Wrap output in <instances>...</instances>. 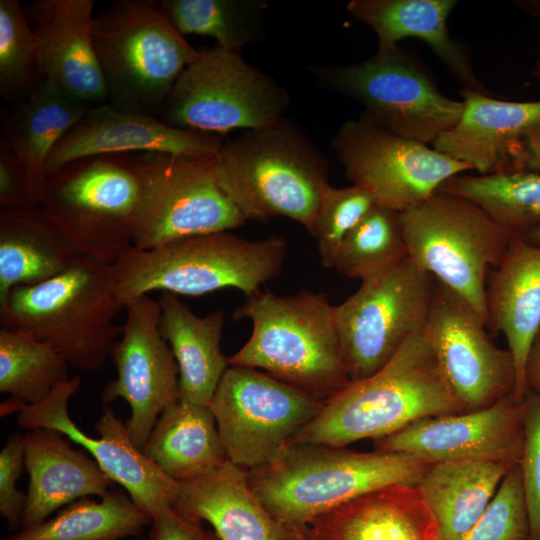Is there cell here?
<instances>
[{
	"label": "cell",
	"mask_w": 540,
	"mask_h": 540,
	"mask_svg": "<svg viewBox=\"0 0 540 540\" xmlns=\"http://www.w3.org/2000/svg\"><path fill=\"white\" fill-rule=\"evenodd\" d=\"M460 413L423 329L377 372L350 381L327 399L289 444L344 447L378 439L421 419Z\"/></svg>",
	"instance_id": "6da1fadb"
},
{
	"label": "cell",
	"mask_w": 540,
	"mask_h": 540,
	"mask_svg": "<svg viewBox=\"0 0 540 540\" xmlns=\"http://www.w3.org/2000/svg\"><path fill=\"white\" fill-rule=\"evenodd\" d=\"M345 447L288 444L270 462L247 471L250 487L277 521L301 527L368 491L417 485L433 464L403 453Z\"/></svg>",
	"instance_id": "7a4b0ae2"
},
{
	"label": "cell",
	"mask_w": 540,
	"mask_h": 540,
	"mask_svg": "<svg viewBox=\"0 0 540 540\" xmlns=\"http://www.w3.org/2000/svg\"><path fill=\"white\" fill-rule=\"evenodd\" d=\"M122 308L114 266L82 255L44 282L13 288L0 307V325L33 334L72 368L95 372L121 335L114 320Z\"/></svg>",
	"instance_id": "3957f363"
},
{
	"label": "cell",
	"mask_w": 540,
	"mask_h": 540,
	"mask_svg": "<svg viewBox=\"0 0 540 540\" xmlns=\"http://www.w3.org/2000/svg\"><path fill=\"white\" fill-rule=\"evenodd\" d=\"M245 318L252 322L251 336L228 357L229 365L261 368L324 402L351 381L325 293L260 290L235 309L234 320Z\"/></svg>",
	"instance_id": "277c9868"
},
{
	"label": "cell",
	"mask_w": 540,
	"mask_h": 540,
	"mask_svg": "<svg viewBox=\"0 0 540 540\" xmlns=\"http://www.w3.org/2000/svg\"><path fill=\"white\" fill-rule=\"evenodd\" d=\"M214 167L219 185L247 221L283 216L308 232L329 185L326 156L284 118L225 140Z\"/></svg>",
	"instance_id": "5b68a950"
},
{
	"label": "cell",
	"mask_w": 540,
	"mask_h": 540,
	"mask_svg": "<svg viewBox=\"0 0 540 540\" xmlns=\"http://www.w3.org/2000/svg\"><path fill=\"white\" fill-rule=\"evenodd\" d=\"M287 252L277 234L252 241L220 231L148 250L131 246L113 266L124 304L152 291L200 296L235 288L247 297L280 274Z\"/></svg>",
	"instance_id": "8992f818"
},
{
	"label": "cell",
	"mask_w": 540,
	"mask_h": 540,
	"mask_svg": "<svg viewBox=\"0 0 540 540\" xmlns=\"http://www.w3.org/2000/svg\"><path fill=\"white\" fill-rule=\"evenodd\" d=\"M92 41L108 103L153 117L199 56L154 0L114 2L94 17Z\"/></svg>",
	"instance_id": "52a82bcc"
},
{
	"label": "cell",
	"mask_w": 540,
	"mask_h": 540,
	"mask_svg": "<svg viewBox=\"0 0 540 540\" xmlns=\"http://www.w3.org/2000/svg\"><path fill=\"white\" fill-rule=\"evenodd\" d=\"M139 195L136 153L96 155L49 174L38 207L81 255L113 265L132 246Z\"/></svg>",
	"instance_id": "ba28073f"
},
{
	"label": "cell",
	"mask_w": 540,
	"mask_h": 540,
	"mask_svg": "<svg viewBox=\"0 0 540 540\" xmlns=\"http://www.w3.org/2000/svg\"><path fill=\"white\" fill-rule=\"evenodd\" d=\"M408 257L463 297L488 324V273L502 262L515 235L476 203L437 190L399 213Z\"/></svg>",
	"instance_id": "9c48e42d"
},
{
	"label": "cell",
	"mask_w": 540,
	"mask_h": 540,
	"mask_svg": "<svg viewBox=\"0 0 540 540\" xmlns=\"http://www.w3.org/2000/svg\"><path fill=\"white\" fill-rule=\"evenodd\" d=\"M290 102L286 90L241 53L216 45L199 50L184 69L159 119L175 128L223 136L279 122Z\"/></svg>",
	"instance_id": "30bf717a"
},
{
	"label": "cell",
	"mask_w": 540,
	"mask_h": 540,
	"mask_svg": "<svg viewBox=\"0 0 540 540\" xmlns=\"http://www.w3.org/2000/svg\"><path fill=\"white\" fill-rule=\"evenodd\" d=\"M326 87L364 107L367 118L401 137L432 144L459 120L463 102L443 95L430 74L406 51L377 49L347 65L309 67Z\"/></svg>",
	"instance_id": "8fae6325"
},
{
	"label": "cell",
	"mask_w": 540,
	"mask_h": 540,
	"mask_svg": "<svg viewBox=\"0 0 540 540\" xmlns=\"http://www.w3.org/2000/svg\"><path fill=\"white\" fill-rule=\"evenodd\" d=\"M140 195L132 246L148 250L188 236L238 228L247 222L219 185L215 157L136 153Z\"/></svg>",
	"instance_id": "7c38bea8"
},
{
	"label": "cell",
	"mask_w": 540,
	"mask_h": 540,
	"mask_svg": "<svg viewBox=\"0 0 540 540\" xmlns=\"http://www.w3.org/2000/svg\"><path fill=\"white\" fill-rule=\"evenodd\" d=\"M431 295L432 277L406 257L361 280L354 294L334 306L340 354L351 381L377 372L423 329Z\"/></svg>",
	"instance_id": "4fadbf2b"
},
{
	"label": "cell",
	"mask_w": 540,
	"mask_h": 540,
	"mask_svg": "<svg viewBox=\"0 0 540 540\" xmlns=\"http://www.w3.org/2000/svg\"><path fill=\"white\" fill-rule=\"evenodd\" d=\"M323 404L267 373L230 365L209 407L228 460L248 471L275 458Z\"/></svg>",
	"instance_id": "5bb4252c"
},
{
	"label": "cell",
	"mask_w": 540,
	"mask_h": 540,
	"mask_svg": "<svg viewBox=\"0 0 540 540\" xmlns=\"http://www.w3.org/2000/svg\"><path fill=\"white\" fill-rule=\"evenodd\" d=\"M331 146L352 185L368 192L375 205L398 213L429 198L451 177L472 170L365 115L344 122Z\"/></svg>",
	"instance_id": "9a60e30c"
},
{
	"label": "cell",
	"mask_w": 540,
	"mask_h": 540,
	"mask_svg": "<svg viewBox=\"0 0 540 540\" xmlns=\"http://www.w3.org/2000/svg\"><path fill=\"white\" fill-rule=\"evenodd\" d=\"M486 327L463 297L432 277L424 331L460 413L487 408L515 392L513 356L492 342Z\"/></svg>",
	"instance_id": "2e32d148"
},
{
	"label": "cell",
	"mask_w": 540,
	"mask_h": 540,
	"mask_svg": "<svg viewBox=\"0 0 540 540\" xmlns=\"http://www.w3.org/2000/svg\"><path fill=\"white\" fill-rule=\"evenodd\" d=\"M121 338L109 356L116 378L103 388L101 401L124 399L130 407L125 425L133 444L143 449L159 416L179 400V370L160 331L158 300L142 295L125 304Z\"/></svg>",
	"instance_id": "e0dca14e"
},
{
	"label": "cell",
	"mask_w": 540,
	"mask_h": 540,
	"mask_svg": "<svg viewBox=\"0 0 540 540\" xmlns=\"http://www.w3.org/2000/svg\"><path fill=\"white\" fill-rule=\"evenodd\" d=\"M80 385L79 376L58 385L41 403L22 408L16 416L17 424L27 431L41 427L55 429L81 445L151 518L161 508L172 506L179 484L165 476L133 444L125 423L109 406L103 408L95 425L99 438L89 437L74 423L68 403Z\"/></svg>",
	"instance_id": "ac0fdd59"
},
{
	"label": "cell",
	"mask_w": 540,
	"mask_h": 540,
	"mask_svg": "<svg viewBox=\"0 0 540 540\" xmlns=\"http://www.w3.org/2000/svg\"><path fill=\"white\" fill-rule=\"evenodd\" d=\"M374 450L431 463L494 461L518 465L523 450V399L511 394L476 411L429 417L373 440Z\"/></svg>",
	"instance_id": "d6986e66"
},
{
	"label": "cell",
	"mask_w": 540,
	"mask_h": 540,
	"mask_svg": "<svg viewBox=\"0 0 540 540\" xmlns=\"http://www.w3.org/2000/svg\"><path fill=\"white\" fill-rule=\"evenodd\" d=\"M94 0H35L23 5L37 47L39 83L96 106L108 102L93 41Z\"/></svg>",
	"instance_id": "ffe728a7"
},
{
	"label": "cell",
	"mask_w": 540,
	"mask_h": 540,
	"mask_svg": "<svg viewBox=\"0 0 540 540\" xmlns=\"http://www.w3.org/2000/svg\"><path fill=\"white\" fill-rule=\"evenodd\" d=\"M223 136L172 127L157 117L130 113L110 103L91 107L63 136L46 164L47 176L89 156L157 152L193 158L219 153Z\"/></svg>",
	"instance_id": "44dd1931"
},
{
	"label": "cell",
	"mask_w": 540,
	"mask_h": 540,
	"mask_svg": "<svg viewBox=\"0 0 540 540\" xmlns=\"http://www.w3.org/2000/svg\"><path fill=\"white\" fill-rule=\"evenodd\" d=\"M463 112L434 143L438 152L479 175L525 171L523 142L540 122V100L514 102L463 89Z\"/></svg>",
	"instance_id": "7402d4cb"
},
{
	"label": "cell",
	"mask_w": 540,
	"mask_h": 540,
	"mask_svg": "<svg viewBox=\"0 0 540 540\" xmlns=\"http://www.w3.org/2000/svg\"><path fill=\"white\" fill-rule=\"evenodd\" d=\"M311 540H438L437 522L415 484L368 491L316 517Z\"/></svg>",
	"instance_id": "603a6c76"
},
{
	"label": "cell",
	"mask_w": 540,
	"mask_h": 540,
	"mask_svg": "<svg viewBox=\"0 0 540 540\" xmlns=\"http://www.w3.org/2000/svg\"><path fill=\"white\" fill-rule=\"evenodd\" d=\"M67 439L45 427L23 435L29 484L20 529L44 522L57 509L78 499L102 497L109 491L113 481L94 459L72 448Z\"/></svg>",
	"instance_id": "cb8c5ba5"
},
{
	"label": "cell",
	"mask_w": 540,
	"mask_h": 540,
	"mask_svg": "<svg viewBox=\"0 0 540 540\" xmlns=\"http://www.w3.org/2000/svg\"><path fill=\"white\" fill-rule=\"evenodd\" d=\"M488 276L487 326L506 337L517 373L514 395L523 399L525 366L540 331V245L515 236L500 265Z\"/></svg>",
	"instance_id": "d4e9b609"
},
{
	"label": "cell",
	"mask_w": 540,
	"mask_h": 540,
	"mask_svg": "<svg viewBox=\"0 0 540 540\" xmlns=\"http://www.w3.org/2000/svg\"><path fill=\"white\" fill-rule=\"evenodd\" d=\"M172 507L208 522L220 540H287L277 521L250 487L247 470L229 460L215 472L180 482Z\"/></svg>",
	"instance_id": "484cf974"
},
{
	"label": "cell",
	"mask_w": 540,
	"mask_h": 540,
	"mask_svg": "<svg viewBox=\"0 0 540 540\" xmlns=\"http://www.w3.org/2000/svg\"><path fill=\"white\" fill-rule=\"evenodd\" d=\"M455 0H352L348 12L378 37V49L404 38L424 41L463 89L486 93L461 44L449 34L447 21Z\"/></svg>",
	"instance_id": "4316f807"
},
{
	"label": "cell",
	"mask_w": 540,
	"mask_h": 540,
	"mask_svg": "<svg viewBox=\"0 0 540 540\" xmlns=\"http://www.w3.org/2000/svg\"><path fill=\"white\" fill-rule=\"evenodd\" d=\"M160 331L169 344L179 370V400L209 406L229 368L221 350L225 314L195 315L178 295L162 292Z\"/></svg>",
	"instance_id": "83f0119b"
},
{
	"label": "cell",
	"mask_w": 540,
	"mask_h": 540,
	"mask_svg": "<svg viewBox=\"0 0 540 540\" xmlns=\"http://www.w3.org/2000/svg\"><path fill=\"white\" fill-rule=\"evenodd\" d=\"M80 256L38 205L0 209V307L13 288L44 282Z\"/></svg>",
	"instance_id": "f1b7e54d"
},
{
	"label": "cell",
	"mask_w": 540,
	"mask_h": 540,
	"mask_svg": "<svg viewBox=\"0 0 540 540\" xmlns=\"http://www.w3.org/2000/svg\"><path fill=\"white\" fill-rule=\"evenodd\" d=\"M142 451L177 483L209 475L228 461L210 407L181 400L161 413Z\"/></svg>",
	"instance_id": "f546056e"
},
{
	"label": "cell",
	"mask_w": 540,
	"mask_h": 540,
	"mask_svg": "<svg viewBox=\"0 0 540 540\" xmlns=\"http://www.w3.org/2000/svg\"><path fill=\"white\" fill-rule=\"evenodd\" d=\"M514 466L494 461L433 463L417 485L437 522L438 540H457L467 532Z\"/></svg>",
	"instance_id": "4dcf8cb0"
},
{
	"label": "cell",
	"mask_w": 540,
	"mask_h": 540,
	"mask_svg": "<svg viewBox=\"0 0 540 540\" xmlns=\"http://www.w3.org/2000/svg\"><path fill=\"white\" fill-rule=\"evenodd\" d=\"M91 106L39 83L32 94L2 118L1 138L23 166L38 200L47 182V160L63 136Z\"/></svg>",
	"instance_id": "1f68e13d"
},
{
	"label": "cell",
	"mask_w": 540,
	"mask_h": 540,
	"mask_svg": "<svg viewBox=\"0 0 540 540\" xmlns=\"http://www.w3.org/2000/svg\"><path fill=\"white\" fill-rule=\"evenodd\" d=\"M152 518L121 489L100 501L87 497L66 505L55 517L20 529L4 540H123L139 536Z\"/></svg>",
	"instance_id": "d6a6232c"
},
{
	"label": "cell",
	"mask_w": 540,
	"mask_h": 540,
	"mask_svg": "<svg viewBox=\"0 0 540 540\" xmlns=\"http://www.w3.org/2000/svg\"><path fill=\"white\" fill-rule=\"evenodd\" d=\"M70 365L51 345L22 330H0L1 417L44 401L68 381Z\"/></svg>",
	"instance_id": "836d02e7"
},
{
	"label": "cell",
	"mask_w": 540,
	"mask_h": 540,
	"mask_svg": "<svg viewBox=\"0 0 540 540\" xmlns=\"http://www.w3.org/2000/svg\"><path fill=\"white\" fill-rule=\"evenodd\" d=\"M438 190L476 203L515 236L540 227V174L537 172L456 175Z\"/></svg>",
	"instance_id": "e575fe53"
},
{
	"label": "cell",
	"mask_w": 540,
	"mask_h": 540,
	"mask_svg": "<svg viewBox=\"0 0 540 540\" xmlns=\"http://www.w3.org/2000/svg\"><path fill=\"white\" fill-rule=\"evenodd\" d=\"M160 6L183 36L212 37L229 51L241 53L264 36L263 0H162Z\"/></svg>",
	"instance_id": "d590c367"
},
{
	"label": "cell",
	"mask_w": 540,
	"mask_h": 540,
	"mask_svg": "<svg viewBox=\"0 0 540 540\" xmlns=\"http://www.w3.org/2000/svg\"><path fill=\"white\" fill-rule=\"evenodd\" d=\"M408 257L399 213L377 205L345 237L332 268L363 280Z\"/></svg>",
	"instance_id": "8d00e7d4"
},
{
	"label": "cell",
	"mask_w": 540,
	"mask_h": 540,
	"mask_svg": "<svg viewBox=\"0 0 540 540\" xmlns=\"http://www.w3.org/2000/svg\"><path fill=\"white\" fill-rule=\"evenodd\" d=\"M37 47L18 0L0 1V95L15 106L39 85Z\"/></svg>",
	"instance_id": "74e56055"
},
{
	"label": "cell",
	"mask_w": 540,
	"mask_h": 540,
	"mask_svg": "<svg viewBox=\"0 0 540 540\" xmlns=\"http://www.w3.org/2000/svg\"><path fill=\"white\" fill-rule=\"evenodd\" d=\"M374 205L368 192L357 185L326 186L309 231L324 267L332 268L343 240Z\"/></svg>",
	"instance_id": "f35d334b"
},
{
	"label": "cell",
	"mask_w": 540,
	"mask_h": 540,
	"mask_svg": "<svg viewBox=\"0 0 540 540\" xmlns=\"http://www.w3.org/2000/svg\"><path fill=\"white\" fill-rule=\"evenodd\" d=\"M528 535V514L518 464L506 474L479 520L457 540H517Z\"/></svg>",
	"instance_id": "ab89813d"
},
{
	"label": "cell",
	"mask_w": 540,
	"mask_h": 540,
	"mask_svg": "<svg viewBox=\"0 0 540 540\" xmlns=\"http://www.w3.org/2000/svg\"><path fill=\"white\" fill-rule=\"evenodd\" d=\"M529 523V540H540V393L523 397V450L519 462Z\"/></svg>",
	"instance_id": "60d3db41"
},
{
	"label": "cell",
	"mask_w": 540,
	"mask_h": 540,
	"mask_svg": "<svg viewBox=\"0 0 540 540\" xmlns=\"http://www.w3.org/2000/svg\"><path fill=\"white\" fill-rule=\"evenodd\" d=\"M24 467L23 435L13 433L0 452V514L12 529H20L26 504V495L16 488Z\"/></svg>",
	"instance_id": "b9f144b4"
},
{
	"label": "cell",
	"mask_w": 540,
	"mask_h": 540,
	"mask_svg": "<svg viewBox=\"0 0 540 540\" xmlns=\"http://www.w3.org/2000/svg\"><path fill=\"white\" fill-rule=\"evenodd\" d=\"M38 205L27 174L17 157L0 137V208Z\"/></svg>",
	"instance_id": "7bdbcfd3"
},
{
	"label": "cell",
	"mask_w": 540,
	"mask_h": 540,
	"mask_svg": "<svg viewBox=\"0 0 540 540\" xmlns=\"http://www.w3.org/2000/svg\"><path fill=\"white\" fill-rule=\"evenodd\" d=\"M149 540H204L200 522L179 514L171 505L152 516Z\"/></svg>",
	"instance_id": "ee69618b"
},
{
	"label": "cell",
	"mask_w": 540,
	"mask_h": 540,
	"mask_svg": "<svg viewBox=\"0 0 540 540\" xmlns=\"http://www.w3.org/2000/svg\"><path fill=\"white\" fill-rule=\"evenodd\" d=\"M523 163L525 171L540 172V122L525 135Z\"/></svg>",
	"instance_id": "f6af8a7d"
},
{
	"label": "cell",
	"mask_w": 540,
	"mask_h": 540,
	"mask_svg": "<svg viewBox=\"0 0 540 540\" xmlns=\"http://www.w3.org/2000/svg\"><path fill=\"white\" fill-rule=\"evenodd\" d=\"M525 386L528 390L540 393V331L530 349L525 366Z\"/></svg>",
	"instance_id": "bcb514c9"
},
{
	"label": "cell",
	"mask_w": 540,
	"mask_h": 540,
	"mask_svg": "<svg viewBox=\"0 0 540 540\" xmlns=\"http://www.w3.org/2000/svg\"><path fill=\"white\" fill-rule=\"evenodd\" d=\"M287 530H288L287 540H311L306 526L287 527Z\"/></svg>",
	"instance_id": "7dc6e473"
},
{
	"label": "cell",
	"mask_w": 540,
	"mask_h": 540,
	"mask_svg": "<svg viewBox=\"0 0 540 540\" xmlns=\"http://www.w3.org/2000/svg\"><path fill=\"white\" fill-rule=\"evenodd\" d=\"M521 237L529 243L540 245V227L531 230Z\"/></svg>",
	"instance_id": "c3c4849f"
},
{
	"label": "cell",
	"mask_w": 540,
	"mask_h": 540,
	"mask_svg": "<svg viewBox=\"0 0 540 540\" xmlns=\"http://www.w3.org/2000/svg\"><path fill=\"white\" fill-rule=\"evenodd\" d=\"M533 77L539 82L540 84V59H538L533 67L532 70Z\"/></svg>",
	"instance_id": "681fc988"
},
{
	"label": "cell",
	"mask_w": 540,
	"mask_h": 540,
	"mask_svg": "<svg viewBox=\"0 0 540 540\" xmlns=\"http://www.w3.org/2000/svg\"><path fill=\"white\" fill-rule=\"evenodd\" d=\"M204 540H220L214 532H205Z\"/></svg>",
	"instance_id": "f907efd6"
},
{
	"label": "cell",
	"mask_w": 540,
	"mask_h": 540,
	"mask_svg": "<svg viewBox=\"0 0 540 540\" xmlns=\"http://www.w3.org/2000/svg\"><path fill=\"white\" fill-rule=\"evenodd\" d=\"M517 540H529L528 538H520V539H517Z\"/></svg>",
	"instance_id": "816d5d0a"
}]
</instances>
